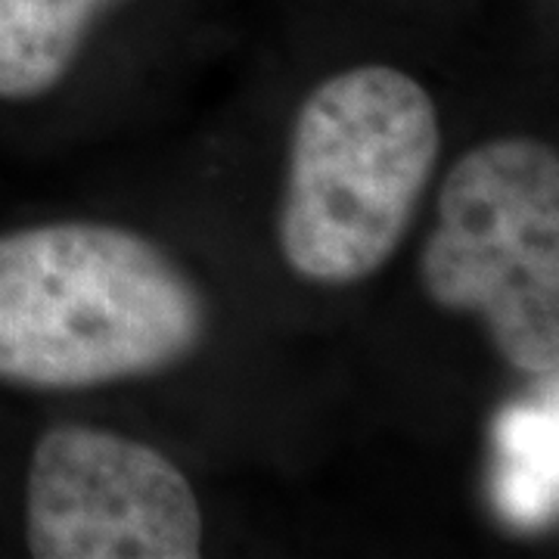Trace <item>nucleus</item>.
<instances>
[{"label": "nucleus", "instance_id": "obj_1", "mask_svg": "<svg viewBox=\"0 0 559 559\" xmlns=\"http://www.w3.org/2000/svg\"><path fill=\"white\" fill-rule=\"evenodd\" d=\"M209 308L134 230L60 221L0 237V380L94 389L153 377L205 340Z\"/></svg>", "mask_w": 559, "mask_h": 559}, {"label": "nucleus", "instance_id": "obj_4", "mask_svg": "<svg viewBox=\"0 0 559 559\" xmlns=\"http://www.w3.org/2000/svg\"><path fill=\"white\" fill-rule=\"evenodd\" d=\"M25 535L38 559H197L202 510L156 448L66 423L35 444Z\"/></svg>", "mask_w": 559, "mask_h": 559}, {"label": "nucleus", "instance_id": "obj_5", "mask_svg": "<svg viewBox=\"0 0 559 559\" xmlns=\"http://www.w3.org/2000/svg\"><path fill=\"white\" fill-rule=\"evenodd\" d=\"M116 0H0V100H35L72 69Z\"/></svg>", "mask_w": 559, "mask_h": 559}, {"label": "nucleus", "instance_id": "obj_3", "mask_svg": "<svg viewBox=\"0 0 559 559\" xmlns=\"http://www.w3.org/2000/svg\"><path fill=\"white\" fill-rule=\"evenodd\" d=\"M426 296L476 314L520 373L559 367V156L535 138L488 140L454 162L419 255Z\"/></svg>", "mask_w": 559, "mask_h": 559}, {"label": "nucleus", "instance_id": "obj_2", "mask_svg": "<svg viewBox=\"0 0 559 559\" xmlns=\"http://www.w3.org/2000/svg\"><path fill=\"white\" fill-rule=\"evenodd\" d=\"M441 121L407 72L358 66L301 103L280 209V252L308 283L377 274L411 230L439 165Z\"/></svg>", "mask_w": 559, "mask_h": 559}]
</instances>
